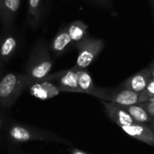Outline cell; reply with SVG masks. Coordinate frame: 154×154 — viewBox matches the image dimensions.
<instances>
[{
    "label": "cell",
    "mask_w": 154,
    "mask_h": 154,
    "mask_svg": "<svg viewBox=\"0 0 154 154\" xmlns=\"http://www.w3.org/2000/svg\"><path fill=\"white\" fill-rule=\"evenodd\" d=\"M42 0H28V18L30 23L34 27L38 24L42 14Z\"/></svg>",
    "instance_id": "obj_17"
},
{
    "label": "cell",
    "mask_w": 154,
    "mask_h": 154,
    "mask_svg": "<svg viewBox=\"0 0 154 154\" xmlns=\"http://www.w3.org/2000/svg\"><path fill=\"white\" fill-rule=\"evenodd\" d=\"M69 154H89V153H88V152H83V151H81V150H79V149H72Z\"/></svg>",
    "instance_id": "obj_22"
},
{
    "label": "cell",
    "mask_w": 154,
    "mask_h": 154,
    "mask_svg": "<svg viewBox=\"0 0 154 154\" xmlns=\"http://www.w3.org/2000/svg\"><path fill=\"white\" fill-rule=\"evenodd\" d=\"M149 125V126L151 127V129L152 130V132H153V134H154V119L150 123V124H148Z\"/></svg>",
    "instance_id": "obj_24"
},
{
    "label": "cell",
    "mask_w": 154,
    "mask_h": 154,
    "mask_svg": "<svg viewBox=\"0 0 154 154\" xmlns=\"http://www.w3.org/2000/svg\"><path fill=\"white\" fill-rule=\"evenodd\" d=\"M31 85L24 73L9 72L0 79V106L11 107L20 95Z\"/></svg>",
    "instance_id": "obj_3"
},
{
    "label": "cell",
    "mask_w": 154,
    "mask_h": 154,
    "mask_svg": "<svg viewBox=\"0 0 154 154\" xmlns=\"http://www.w3.org/2000/svg\"><path fill=\"white\" fill-rule=\"evenodd\" d=\"M0 1H1V0H0Z\"/></svg>",
    "instance_id": "obj_27"
},
{
    "label": "cell",
    "mask_w": 154,
    "mask_h": 154,
    "mask_svg": "<svg viewBox=\"0 0 154 154\" xmlns=\"http://www.w3.org/2000/svg\"><path fill=\"white\" fill-rule=\"evenodd\" d=\"M77 69V78H78V84L81 93L88 94L96 97L99 87H97L94 84L92 77L90 76L89 72L87 69Z\"/></svg>",
    "instance_id": "obj_11"
},
{
    "label": "cell",
    "mask_w": 154,
    "mask_h": 154,
    "mask_svg": "<svg viewBox=\"0 0 154 154\" xmlns=\"http://www.w3.org/2000/svg\"><path fill=\"white\" fill-rule=\"evenodd\" d=\"M101 104L109 119L112 120L120 128L125 125H129L134 122L130 115L118 105L103 100H101Z\"/></svg>",
    "instance_id": "obj_8"
},
{
    "label": "cell",
    "mask_w": 154,
    "mask_h": 154,
    "mask_svg": "<svg viewBox=\"0 0 154 154\" xmlns=\"http://www.w3.org/2000/svg\"><path fill=\"white\" fill-rule=\"evenodd\" d=\"M42 80L52 82L58 87L60 91L81 93L78 84L77 69L75 66L68 69L50 73Z\"/></svg>",
    "instance_id": "obj_6"
},
{
    "label": "cell",
    "mask_w": 154,
    "mask_h": 154,
    "mask_svg": "<svg viewBox=\"0 0 154 154\" xmlns=\"http://www.w3.org/2000/svg\"><path fill=\"white\" fill-rule=\"evenodd\" d=\"M92 1L106 8H111V6H113V4L110 0H92Z\"/></svg>",
    "instance_id": "obj_20"
},
{
    "label": "cell",
    "mask_w": 154,
    "mask_h": 154,
    "mask_svg": "<svg viewBox=\"0 0 154 154\" xmlns=\"http://www.w3.org/2000/svg\"><path fill=\"white\" fill-rule=\"evenodd\" d=\"M71 42L72 41L69 35L68 29L67 27H64L56 33L51 43L50 44V49L55 55L58 56L64 53L69 46L71 44Z\"/></svg>",
    "instance_id": "obj_12"
},
{
    "label": "cell",
    "mask_w": 154,
    "mask_h": 154,
    "mask_svg": "<svg viewBox=\"0 0 154 154\" xmlns=\"http://www.w3.org/2000/svg\"><path fill=\"white\" fill-rule=\"evenodd\" d=\"M5 119H4V117H3V116L0 114V136L2 135V134H3V132H4V130H5Z\"/></svg>",
    "instance_id": "obj_21"
},
{
    "label": "cell",
    "mask_w": 154,
    "mask_h": 154,
    "mask_svg": "<svg viewBox=\"0 0 154 154\" xmlns=\"http://www.w3.org/2000/svg\"><path fill=\"white\" fill-rule=\"evenodd\" d=\"M29 90L32 96L43 100L54 97L60 92L55 84L47 80H40L32 83L29 86Z\"/></svg>",
    "instance_id": "obj_10"
},
{
    "label": "cell",
    "mask_w": 154,
    "mask_h": 154,
    "mask_svg": "<svg viewBox=\"0 0 154 154\" xmlns=\"http://www.w3.org/2000/svg\"><path fill=\"white\" fill-rule=\"evenodd\" d=\"M53 60L50 55L49 49L45 42H38L32 49L24 74L29 79L30 83L42 80L51 73Z\"/></svg>",
    "instance_id": "obj_2"
},
{
    "label": "cell",
    "mask_w": 154,
    "mask_h": 154,
    "mask_svg": "<svg viewBox=\"0 0 154 154\" xmlns=\"http://www.w3.org/2000/svg\"><path fill=\"white\" fill-rule=\"evenodd\" d=\"M149 68H150V70H151V76H152V79H154V60L150 64Z\"/></svg>",
    "instance_id": "obj_23"
},
{
    "label": "cell",
    "mask_w": 154,
    "mask_h": 154,
    "mask_svg": "<svg viewBox=\"0 0 154 154\" xmlns=\"http://www.w3.org/2000/svg\"><path fill=\"white\" fill-rule=\"evenodd\" d=\"M21 0H1L0 1V16L3 22L9 25L20 8Z\"/></svg>",
    "instance_id": "obj_13"
},
{
    "label": "cell",
    "mask_w": 154,
    "mask_h": 154,
    "mask_svg": "<svg viewBox=\"0 0 154 154\" xmlns=\"http://www.w3.org/2000/svg\"><path fill=\"white\" fill-rule=\"evenodd\" d=\"M154 97V79H151L148 82L145 89L140 93L139 97V103L148 102Z\"/></svg>",
    "instance_id": "obj_18"
},
{
    "label": "cell",
    "mask_w": 154,
    "mask_h": 154,
    "mask_svg": "<svg viewBox=\"0 0 154 154\" xmlns=\"http://www.w3.org/2000/svg\"><path fill=\"white\" fill-rule=\"evenodd\" d=\"M152 1V6H153V9H154V0H151Z\"/></svg>",
    "instance_id": "obj_25"
},
{
    "label": "cell",
    "mask_w": 154,
    "mask_h": 154,
    "mask_svg": "<svg viewBox=\"0 0 154 154\" xmlns=\"http://www.w3.org/2000/svg\"><path fill=\"white\" fill-rule=\"evenodd\" d=\"M150 101H154V97H153V98H152V99H151Z\"/></svg>",
    "instance_id": "obj_26"
},
{
    "label": "cell",
    "mask_w": 154,
    "mask_h": 154,
    "mask_svg": "<svg viewBox=\"0 0 154 154\" xmlns=\"http://www.w3.org/2000/svg\"><path fill=\"white\" fill-rule=\"evenodd\" d=\"M5 136L13 143H23L33 141L54 142L71 145V142L46 129L26 125L19 123H11L5 126Z\"/></svg>",
    "instance_id": "obj_1"
},
{
    "label": "cell",
    "mask_w": 154,
    "mask_h": 154,
    "mask_svg": "<svg viewBox=\"0 0 154 154\" xmlns=\"http://www.w3.org/2000/svg\"><path fill=\"white\" fill-rule=\"evenodd\" d=\"M104 47L105 42L102 39L89 36H87L81 42L76 43L78 57L75 67L79 69H87L97 59Z\"/></svg>",
    "instance_id": "obj_4"
},
{
    "label": "cell",
    "mask_w": 154,
    "mask_h": 154,
    "mask_svg": "<svg viewBox=\"0 0 154 154\" xmlns=\"http://www.w3.org/2000/svg\"><path fill=\"white\" fill-rule=\"evenodd\" d=\"M145 110L146 112L154 118V101H148V102H143V103H139Z\"/></svg>",
    "instance_id": "obj_19"
},
{
    "label": "cell",
    "mask_w": 154,
    "mask_h": 154,
    "mask_svg": "<svg viewBox=\"0 0 154 154\" xmlns=\"http://www.w3.org/2000/svg\"><path fill=\"white\" fill-rule=\"evenodd\" d=\"M17 46L16 38L11 34L4 36L0 40V60H7L14 53Z\"/></svg>",
    "instance_id": "obj_16"
},
{
    "label": "cell",
    "mask_w": 154,
    "mask_h": 154,
    "mask_svg": "<svg viewBox=\"0 0 154 154\" xmlns=\"http://www.w3.org/2000/svg\"><path fill=\"white\" fill-rule=\"evenodd\" d=\"M121 129L127 135L154 147V134L148 124L134 122L129 125L122 126Z\"/></svg>",
    "instance_id": "obj_7"
},
{
    "label": "cell",
    "mask_w": 154,
    "mask_h": 154,
    "mask_svg": "<svg viewBox=\"0 0 154 154\" xmlns=\"http://www.w3.org/2000/svg\"><path fill=\"white\" fill-rule=\"evenodd\" d=\"M118 106L123 109H125L130 115L133 120L136 123L150 124L154 119L139 103L134 105H128V106H123V105H118Z\"/></svg>",
    "instance_id": "obj_14"
},
{
    "label": "cell",
    "mask_w": 154,
    "mask_h": 154,
    "mask_svg": "<svg viewBox=\"0 0 154 154\" xmlns=\"http://www.w3.org/2000/svg\"><path fill=\"white\" fill-rule=\"evenodd\" d=\"M67 29L72 42L78 43L88 36V24H86L84 22L80 20H76L71 22L67 26Z\"/></svg>",
    "instance_id": "obj_15"
},
{
    "label": "cell",
    "mask_w": 154,
    "mask_h": 154,
    "mask_svg": "<svg viewBox=\"0 0 154 154\" xmlns=\"http://www.w3.org/2000/svg\"><path fill=\"white\" fill-rule=\"evenodd\" d=\"M151 79H152L151 70L148 66L147 68L142 69L141 71H139V72L134 74L133 76H131L130 78H128L119 87L137 92V93H142L145 89V88Z\"/></svg>",
    "instance_id": "obj_9"
},
{
    "label": "cell",
    "mask_w": 154,
    "mask_h": 154,
    "mask_svg": "<svg viewBox=\"0 0 154 154\" xmlns=\"http://www.w3.org/2000/svg\"><path fill=\"white\" fill-rule=\"evenodd\" d=\"M140 93L117 87L116 88H100L96 97L103 101L111 102L117 105L128 106L139 103Z\"/></svg>",
    "instance_id": "obj_5"
}]
</instances>
